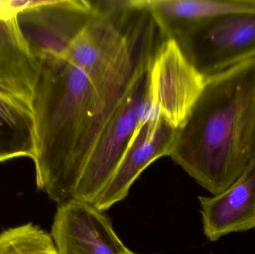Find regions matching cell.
<instances>
[{
  "mask_svg": "<svg viewBox=\"0 0 255 254\" xmlns=\"http://www.w3.org/2000/svg\"><path fill=\"white\" fill-rule=\"evenodd\" d=\"M38 60L33 104L36 184L61 204L74 198L93 152L139 74L118 67L90 76L67 58Z\"/></svg>",
  "mask_w": 255,
  "mask_h": 254,
  "instance_id": "1",
  "label": "cell"
},
{
  "mask_svg": "<svg viewBox=\"0 0 255 254\" xmlns=\"http://www.w3.org/2000/svg\"><path fill=\"white\" fill-rule=\"evenodd\" d=\"M170 156L214 195L255 161V58L205 78Z\"/></svg>",
  "mask_w": 255,
  "mask_h": 254,
  "instance_id": "2",
  "label": "cell"
},
{
  "mask_svg": "<svg viewBox=\"0 0 255 254\" xmlns=\"http://www.w3.org/2000/svg\"><path fill=\"white\" fill-rule=\"evenodd\" d=\"M172 38L207 78L255 58V13H234L198 22Z\"/></svg>",
  "mask_w": 255,
  "mask_h": 254,
  "instance_id": "3",
  "label": "cell"
},
{
  "mask_svg": "<svg viewBox=\"0 0 255 254\" xmlns=\"http://www.w3.org/2000/svg\"><path fill=\"white\" fill-rule=\"evenodd\" d=\"M103 1H28L15 14L18 30L38 59L65 58L77 36L103 10Z\"/></svg>",
  "mask_w": 255,
  "mask_h": 254,
  "instance_id": "4",
  "label": "cell"
},
{
  "mask_svg": "<svg viewBox=\"0 0 255 254\" xmlns=\"http://www.w3.org/2000/svg\"><path fill=\"white\" fill-rule=\"evenodd\" d=\"M205 82V77L187 59L178 41L169 37L150 65L147 100L153 111L178 130L188 118Z\"/></svg>",
  "mask_w": 255,
  "mask_h": 254,
  "instance_id": "5",
  "label": "cell"
},
{
  "mask_svg": "<svg viewBox=\"0 0 255 254\" xmlns=\"http://www.w3.org/2000/svg\"><path fill=\"white\" fill-rule=\"evenodd\" d=\"M148 70L139 76L97 143L78 183L74 199L94 204L113 177L141 119L150 110Z\"/></svg>",
  "mask_w": 255,
  "mask_h": 254,
  "instance_id": "6",
  "label": "cell"
},
{
  "mask_svg": "<svg viewBox=\"0 0 255 254\" xmlns=\"http://www.w3.org/2000/svg\"><path fill=\"white\" fill-rule=\"evenodd\" d=\"M177 131L160 115L144 116L113 177L93 205L104 212L123 201L150 164L162 157L170 156Z\"/></svg>",
  "mask_w": 255,
  "mask_h": 254,
  "instance_id": "7",
  "label": "cell"
},
{
  "mask_svg": "<svg viewBox=\"0 0 255 254\" xmlns=\"http://www.w3.org/2000/svg\"><path fill=\"white\" fill-rule=\"evenodd\" d=\"M51 236L59 254H120L128 249L103 212L76 199L59 204Z\"/></svg>",
  "mask_w": 255,
  "mask_h": 254,
  "instance_id": "8",
  "label": "cell"
},
{
  "mask_svg": "<svg viewBox=\"0 0 255 254\" xmlns=\"http://www.w3.org/2000/svg\"><path fill=\"white\" fill-rule=\"evenodd\" d=\"M204 234L216 242L231 233L255 228V161L226 190L199 197Z\"/></svg>",
  "mask_w": 255,
  "mask_h": 254,
  "instance_id": "9",
  "label": "cell"
},
{
  "mask_svg": "<svg viewBox=\"0 0 255 254\" xmlns=\"http://www.w3.org/2000/svg\"><path fill=\"white\" fill-rule=\"evenodd\" d=\"M14 17L0 18V97L33 113L40 63L21 36Z\"/></svg>",
  "mask_w": 255,
  "mask_h": 254,
  "instance_id": "10",
  "label": "cell"
},
{
  "mask_svg": "<svg viewBox=\"0 0 255 254\" xmlns=\"http://www.w3.org/2000/svg\"><path fill=\"white\" fill-rule=\"evenodd\" d=\"M35 128L31 110L0 97V163L34 159Z\"/></svg>",
  "mask_w": 255,
  "mask_h": 254,
  "instance_id": "11",
  "label": "cell"
},
{
  "mask_svg": "<svg viewBox=\"0 0 255 254\" xmlns=\"http://www.w3.org/2000/svg\"><path fill=\"white\" fill-rule=\"evenodd\" d=\"M0 254H59L50 234L31 223L0 234Z\"/></svg>",
  "mask_w": 255,
  "mask_h": 254,
  "instance_id": "12",
  "label": "cell"
}]
</instances>
